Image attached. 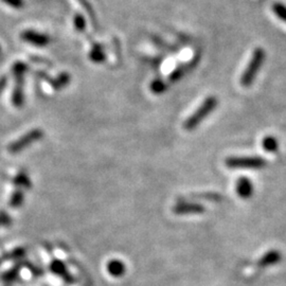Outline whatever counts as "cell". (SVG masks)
<instances>
[{"label": "cell", "instance_id": "7402d4cb", "mask_svg": "<svg viewBox=\"0 0 286 286\" xmlns=\"http://www.w3.org/2000/svg\"><path fill=\"white\" fill-rule=\"evenodd\" d=\"M6 85H7V78H6V76H4V78L0 79V93L4 91Z\"/></svg>", "mask_w": 286, "mask_h": 286}, {"label": "cell", "instance_id": "e0dca14e", "mask_svg": "<svg viewBox=\"0 0 286 286\" xmlns=\"http://www.w3.org/2000/svg\"><path fill=\"white\" fill-rule=\"evenodd\" d=\"M12 223V219L6 213V212H0V226H9Z\"/></svg>", "mask_w": 286, "mask_h": 286}, {"label": "cell", "instance_id": "ac0fdd59", "mask_svg": "<svg viewBox=\"0 0 286 286\" xmlns=\"http://www.w3.org/2000/svg\"><path fill=\"white\" fill-rule=\"evenodd\" d=\"M90 58H91V60H92L93 62H101V61H103L104 56H103L102 52H100L99 50L94 49V50L90 53Z\"/></svg>", "mask_w": 286, "mask_h": 286}, {"label": "cell", "instance_id": "7c38bea8", "mask_svg": "<svg viewBox=\"0 0 286 286\" xmlns=\"http://www.w3.org/2000/svg\"><path fill=\"white\" fill-rule=\"evenodd\" d=\"M272 11L278 18H280L281 20L284 21V23H286V6L285 5L276 3L272 6Z\"/></svg>", "mask_w": 286, "mask_h": 286}, {"label": "cell", "instance_id": "8fae6325", "mask_svg": "<svg viewBox=\"0 0 286 286\" xmlns=\"http://www.w3.org/2000/svg\"><path fill=\"white\" fill-rule=\"evenodd\" d=\"M262 147L264 151H266L268 153H276L279 149V142L276 137L267 136L262 140Z\"/></svg>", "mask_w": 286, "mask_h": 286}, {"label": "cell", "instance_id": "5bb4252c", "mask_svg": "<svg viewBox=\"0 0 286 286\" xmlns=\"http://www.w3.org/2000/svg\"><path fill=\"white\" fill-rule=\"evenodd\" d=\"M14 184L18 186H24V188H29L31 183L28 176L25 173H20L14 178Z\"/></svg>", "mask_w": 286, "mask_h": 286}, {"label": "cell", "instance_id": "8992f818", "mask_svg": "<svg viewBox=\"0 0 286 286\" xmlns=\"http://www.w3.org/2000/svg\"><path fill=\"white\" fill-rule=\"evenodd\" d=\"M174 212L176 214H201L205 212V208L200 204L181 203L175 206Z\"/></svg>", "mask_w": 286, "mask_h": 286}, {"label": "cell", "instance_id": "ffe728a7", "mask_svg": "<svg viewBox=\"0 0 286 286\" xmlns=\"http://www.w3.org/2000/svg\"><path fill=\"white\" fill-rule=\"evenodd\" d=\"M74 24H75V27L79 30H83L85 27V20L81 15H78L74 19Z\"/></svg>", "mask_w": 286, "mask_h": 286}, {"label": "cell", "instance_id": "4fadbf2b", "mask_svg": "<svg viewBox=\"0 0 286 286\" xmlns=\"http://www.w3.org/2000/svg\"><path fill=\"white\" fill-rule=\"evenodd\" d=\"M23 202H24V193L20 190H16L12 195H11L10 205L13 208L19 207L21 204H23Z\"/></svg>", "mask_w": 286, "mask_h": 286}, {"label": "cell", "instance_id": "ba28073f", "mask_svg": "<svg viewBox=\"0 0 286 286\" xmlns=\"http://www.w3.org/2000/svg\"><path fill=\"white\" fill-rule=\"evenodd\" d=\"M23 38L33 45H36V46H46L47 43L49 42V37L43 35V34H39V33L36 32H33V31H27L23 34Z\"/></svg>", "mask_w": 286, "mask_h": 286}, {"label": "cell", "instance_id": "277c9868", "mask_svg": "<svg viewBox=\"0 0 286 286\" xmlns=\"http://www.w3.org/2000/svg\"><path fill=\"white\" fill-rule=\"evenodd\" d=\"M27 67L23 63H17L14 66V74L16 78L15 89L12 94V102L15 107H21L24 104V74Z\"/></svg>", "mask_w": 286, "mask_h": 286}, {"label": "cell", "instance_id": "7a4b0ae2", "mask_svg": "<svg viewBox=\"0 0 286 286\" xmlns=\"http://www.w3.org/2000/svg\"><path fill=\"white\" fill-rule=\"evenodd\" d=\"M265 58H266V53L262 48H257L254 51V53H252L251 60L241 78V84L244 87H248L254 83Z\"/></svg>", "mask_w": 286, "mask_h": 286}, {"label": "cell", "instance_id": "44dd1931", "mask_svg": "<svg viewBox=\"0 0 286 286\" xmlns=\"http://www.w3.org/2000/svg\"><path fill=\"white\" fill-rule=\"evenodd\" d=\"M8 4H10L11 6H14V7H21V0H6Z\"/></svg>", "mask_w": 286, "mask_h": 286}, {"label": "cell", "instance_id": "6da1fadb", "mask_svg": "<svg viewBox=\"0 0 286 286\" xmlns=\"http://www.w3.org/2000/svg\"><path fill=\"white\" fill-rule=\"evenodd\" d=\"M217 106V99L215 97H209L201 104V106L185 120L183 127L186 130H192L199 126L203 121L210 115Z\"/></svg>", "mask_w": 286, "mask_h": 286}, {"label": "cell", "instance_id": "5b68a950", "mask_svg": "<svg viewBox=\"0 0 286 286\" xmlns=\"http://www.w3.org/2000/svg\"><path fill=\"white\" fill-rule=\"evenodd\" d=\"M42 136H43V133L41 129H32L29 131V133L25 134L24 136H21L19 139H17L13 143H11L8 148V151L11 154H17L21 151H24L26 148L30 147L32 143L40 140Z\"/></svg>", "mask_w": 286, "mask_h": 286}, {"label": "cell", "instance_id": "9a60e30c", "mask_svg": "<svg viewBox=\"0 0 286 286\" xmlns=\"http://www.w3.org/2000/svg\"><path fill=\"white\" fill-rule=\"evenodd\" d=\"M68 82H69V75L64 73L60 75L57 80H54V82L52 83V86L54 88H57V89H60V88L64 87L65 85H67Z\"/></svg>", "mask_w": 286, "mask_h": 286}, {"label": "cell", "instance_id": "30bf717a", "mask_svg": "<svg viewBox=\"0 0 286 286\" xmlns=\"http://www.w3.org/2000/svg\"><path fill=\"white\" fill-rule=\"evenodd\" d=\"M107 270L108 272L112 274L114 277H120L122 276L125 271V266L122 262H120L118 260H114L108 263L107 265Z\"/></svg>", "mask_w": 286, "mask_h": 286}, {"label": "cell", "instance_id": "d6986e66", "mask_svg": "<svg viewBox=\"0 0 286 286\" xmlns=\"http://www.w3.org/2000/svg\"><path fill=\"white\" fill-rule=\"evenodd\" d=\"M52 270H54L56 272L58 273H64L65 272V266H64V264L61 263V262H54L52 264Z\"/></svg>", "mask_w": 286, "mask_h": 286}, {"label": "cell", "instance_id": "2e32d148", "mask_svg": "<svg viewBox=\"0 0 286 286\" xmlns=\"http://www.w3.org/2000/svg\"><path fill=\"white\" fill-rule=\"evenodd\" d=\"M151 90L154 93H161L166 90V84L163 83V81H160V80L154 81L151 84Z\"/></svg>", "mask_w": 286, "mask_h": 286}, {"label": "cell", "instance_id": "52a82bcc", "mask_svg": "<svg viewBox=\"0 0 286 286\" xmlns=\"http://www.w3.org/2000/svg\"><path fill=\"white\" fill-rule=\"evenodd\" d=\"M235 189L237 195L244 200L249 199V197H251V195L254 194V184H252L250 179L246 177H242L237 179Z\"/></svg>", "mask_w": 286, "mask_h": 286}, {"label": "cell", "instance_id": "9c48e42d", "mask_svg": "<svg viewBox=\"0 0 286 286\" xmlns=\"http://www.w3.org/2000/svg\"><path fill=\"white\" fill-rule=\"evenodd\" d=\"M281 261V254L278 250H270L266 255H264L262 259L259 261V265L261 267H267L270 265H274Z\"/></svg>", "mask_w": 286, "mask_h": 286}, {"label": "cell", "instance_id": "3957f363", "mask_svg": "<svg viewBox=\"0 0 286 286\" xmlns=\"http://www.w3.org/2000/svg\"><path fill=\"white\" fill-rule=\"evenodd\" d=\"M266 161L260 156L249 157H230L226 160V166L229 169H249L259 170L265 167Z\"/></svg>", "mask_w": 286, "mask_h": 286}]
</instances>
